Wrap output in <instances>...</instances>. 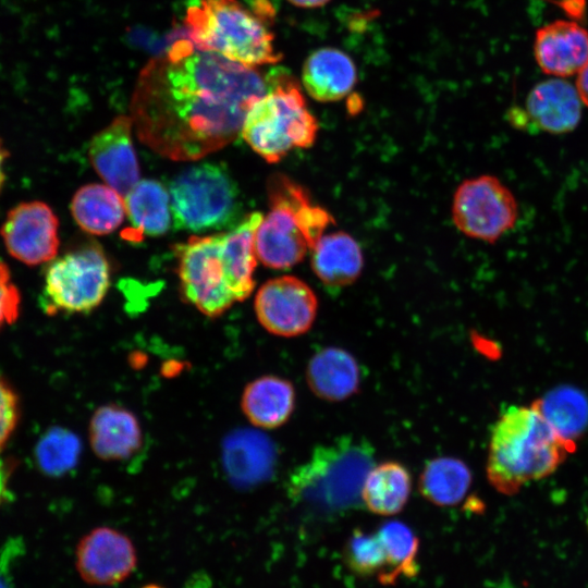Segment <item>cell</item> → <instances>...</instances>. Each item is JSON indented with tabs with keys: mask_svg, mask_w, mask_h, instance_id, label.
I'll return each instance as SVG.
<instances>
[{
	"mask_svg": "<svg viewBox=\"0 0 588 588\" xmlns=\"http://www.w3.org/2000/svg\"><path fill=\"white\" fill-rule=\"evenodd\" d=\"M295 389L290 380L266 375L245 385L241 408L253 426L275 429L290 419L295 408Z\"/></svg>",
	"mask_w": 588,
	"mask_h": 588,
	"instance_id": "20",
	"label": "cell"
},
{
	"mask_svg": "<svg viewBox=\"0 0 588 588\" xmlns=\"http://www.w3.org/2000/svg\"><path fill=\"white\" fill-rule=\"evenodd\" d=\"M272 70L233 62L188 41L151 60L131 101L137 137L162 157L195 161L232 143L252 106L272 86Z\"/></svg>",
	"mask_w": 588,
	"mask_h": 588,
	"instance_id": "1",
	"label": "cell"
},
{
	"mask_svg": "<svg viewBox=\"0 0 588 588\" xmlns=\"http://www.w3.org/2000/svg\"><path fill=\"white\" fill-rule=\"evenodd\" d=\"M376 534L387 558V568L379 581L392 585L401 576H415L418 571L416 556L419 541L413 530L402 522L390 520L382 524Z\"/></svg>",
	"mask_w": 588,
	"mask_h": 588,
	"instance_id": "29",
	"label": "cell"
},
{
	"mask_svg": "<svg viewBox=\"0 0 588 588\" xmlns=\"http://www.w3.org/2000/svg\"><path fill=\"white\" fill-rule=\"evenodd\" d=\"M20 413L17 393L10 383L0 378V451L15 430Z\"/></svg>",
	"mask_w": 588,
	"mask_h": 588,
	"instance_id": "33",
	"label": "cell"
},
{
	"mask_svg": "<svg viewBox=\"0 0 588 588\" xmlns=\"http://www.w3.org/2000/svg\"><path fill=\"white\" fill-rule=\"evenodd\" d=\"M302 82L307 94L315 100L338 101L354 88L357 70L345 52L338 48L323 47L313 51L305 60Z\"/></svg>",
	"mask_w": 588,
	"mask_h": 588,
	"instance_id": "19",
	"label": "cell"
},
{
	"mask_svg": "<svg viewBox=\"0 0 588 588\" xmlns=\"http://www.w3.org/2000/svg\"><path fill=\"white\" fill-rule=\"evenodd\" d=\"M71 212L78 226L93 235L113 232L124 220V198L103 184L79 187L71 201Z\"/></svg>",
	"mask_w": 588,
	"mask_h": 588,
	"instance_id": "25",
	"label": "cell"
},
{
	"mask_svg": "<svg viewBox=\"0 0 588 588\" xmlns=\"http://www.w3.org/2000/svg\"><path fill=\"white\" fill-rule=\"evenodd\" d=\"M287 1L298 8L313 9V8L322 7L326 3H328L330 0H287Z\"/></svg>",
	"mask_w": 588,
	"mask_h": 588,
	"instance_id": "36",
	"label": "cell"
},
{
	"mask_svg": "<svg viewBox=\"0 0 588 588\" xmlns=\"http://www.w3.org/2000/svg\"><path fill=\"white\" fill-rule=\"evenodd\" d=\"M224 463L230 477L245 483L264 480L272 470V443L256 432L234 434L225 443Z\"/></svg>",
	"mask_w": 588,
	"mask_h": 588,
	"instance_id": "28",
	"label": "cell"
},
{
	"mask_svg": "<svg viewBox=\"0 0 588 588\" xmlns=\"http://www.w3.org/2000/svg\"><path fill=\"white\" fill-rule=\"evenodd\" d=\"M110 286V266L99 245L84 244L53 258L44 271L39 305L45 314H89Z\"/></svg>",
	"mask_w": 588,
	"mask_h": 588,
	"instance_id": "8",
	"label": "cell"
},
{
	"mask_svg": "<svg viewBox=\"0 0 588 588\" xmlns=\"http://www.w3.org/2000/svg\"><path fill=\"white\" fill-rule=\"evenodd\" d=\"M132 127L131 117L120 115L91 138L88 149L98 175L123 198L139 181Z\"/></svg>",
	"mask_w": 588,
	"mask_h": 588,
	"instance_id": "14",
	"label": "cell"
},
{
	"mask_svg": "<svg viewBox=\"0 0 588 588\" xmlns=\"http://www.w3.org/2000/svg\"><path fill=\"white\" fill-rule=\"evenodd\" d=\"M270 90L247 112L241 135L269 163L316 140L318 122L307 108L298 83L281 69L272 70Z\"/></svg>",
	"mask_w": 588,
	"mask_h": 588,
	"instance_id": "5",
	"label": "cell"
},
{
	"mask_svg": "<svg viewBox=\"0 0 588 588\" xmlns=\"http://www.w3.org/2000/svg\"><path fill=\"white\" fill-rule=\"evenodd\" d=\"M576 89L581 99V102L588 107V62L578 72Z\"/></svg>",
	"mask_w": 588,
	"mask_h": 588,
	"instance_id": "34",
	"label": "cell"
},
{
	"mask_svg": "<svg viewBox=\"0 0 588 588\" xmlns=\"http://www.w3.org/2000/svg\"><path fill=\"white\" fill-rule=\"evenodd\" d=\"M267 194L270 210L255 235L257 259L269 268L287 269L304 259L334 220L285 174L268 179Z\"/></svg>",
	"mask_w": 588,
	"mask_h": 588,
	"instance_id": "3",
	"label": "cell"
},
{
	"mask_svg": "<svg viewBox=\"0 0 588 588\" xmlns=\"http://www.w3.org/2000/svg\"><path fill=\"white\" fill-rule=\"evenodd\" d=\"M306 381L311 392L328 402H341L358 392L362 369L346 350L328 346L317 351L306 367Z\"/></svg>",
	"mask_w": 588,
	"mask_h": 588,
	"instance_id": "18",
	"label": "cell"
},
{
	"mask_svg": "<svg viewBox=\"0 0 588 588\" xmlns=\"http://www.w3.org/2000/svg\"><path fill=\"white\" fill-rule=\"evenodd\" d=\"M143 429L130 409L109 403L91 415L88 439L95 455L106 462L126 461L143 445Z\"/></svg>",
	"mask_w": 588,
	"mask_h": 588,
	"instance_id": "17",
	"label": "cell"
},
{
	"mask_svg": "<svg viewBox=\"0 0 588 588\" xmlns=\"http://www.w3.org/2000/svg\"><path fill=\"white\" fill-rule=\"evenodd\" d=\"M3 474H4V471L2 474H0V497H1V491H2V489L4 487Z\"/></svg>",
	"mask_w": 588,
	"mask_h": 588,
	"instance_id": "38",
	"label": "cell"
},
{
	"mask_svg": "<svg viewBox=\"0 0 588 588\" xmlns=\"http://www.w3.org/2000/svg\"><path fill=\"white\" fill-rule=\"evenodd\" d=\"M125 210L132 228L123 232V237L140 241L143 235L164 234L171 222L170 195L155 180H142L124 197Z\"/></svg>",
	"mask_w": 588,
	"mask_h": 588,
	"instance_id": "23",
	"label": "cell"
},
{
	"mask_svg": "<svg viewBox=\"0 0 588 588\" xmlns=\"http://www.w3.org/2000/svg\"><path fill=\"white\" fill-rule=\"evenodd\" d=\"M142 588H162V587L159 586V585H156V584H149V585H146V586H144Z\"/></svg>",
	"mask_w": 588,
	"mask_h": 588,
	"instance_id": "39",
	"label": "cell"
},
{
	"mask_svg": "<svg viewBox=\"0 0 588 588\" xmlns=\"http://www.w3.org/2000/svg\"><path fill=\"white\" fill-rule=\"evenodd\" d=\"M20 307V291L12 281L8 265L0 259V330L15 322Z\"/></svg>",
	"mask_w": 588,
	"mask_h": 588,
	"instance_id": "32",
	"label": "cell"
},
{
	"mask_svg": "<svg viewBox=\"0 0 588 588\" xmlns=\"http://www.w3.org/2000/svg\"><path fill=\"white\" fill-rule=\"evenodd\" d=\"M452 218L465 235L493 243L514 228L518 205L511 189L494 175L465 180L456 189Z\"/></svg>",
	"mask_w": 588,
	"mask_h": 588,
	"instance_id": "10",
	"label": "cell"
},
{
	"mask_svg": "<svg viewBox=\"0 0 588 588\" xmlns=\"http://www.w3.org/2000/svg\"><path fill=\"white\" fill-rule=\"evenodd\" d=\"M412 490L408 469L399 462L373 465L363 482L360 498L377 515H394L403 510Z\"/></svg>",
	"mask_w": 588,
	"mask_h": 588,
	"instance_id": "26",
	"label": "cell"
},
{
	"mask_svg": "<svg viewBox=\"0 0 588 588\" xmlns=\"http://www.w3.org/2000/svg\"><path fill=\"white\" fill-rule=\"evenodd\" d=\"M181 294L205 316L222 315L237 301L222 254V232L191 236L175 246Z\"/></svg>",
	"mask_w": 588,
	"mask_h": 588,
	"instance_id": "9",
	"label": "cell"
},
{
	"mask_svg": "<svg viewBox=\"0 0 588 588\" xmlns=\"http://www.w3.org/2000/svg\"><path fill=\"white\" fill-rule=\"evenodd\" d=\"M573 450L588 428V396L574 385L562 384L531 403Z\"/></svg>",
	"mask_w": 588,
	"mask_h": 588,
	"instance_id": "24",
	"label": "cell"
},
{
	"mask_svg": "<svg viewBox=\"0 0 588 588\" xmlns=\"http://www.w3.org/2000/svg\"><path fill=\"white\" fill-rule=\"evenodd\" d=\"M260 212H250L222 232V254L229 280L238 302L246 299L255 287L253 273L257 265L256 231L262 220Z\"/></svg>",
	"mask_w": 588,
	"mask_h": 588,
	"instance_id": "22",
	"label": "cell"
},
{
	"mask_svg": "<svg viewBox=\"0 0 588 588\" xmlns=\"http://www.w3.org/2000/svg\"><path fill=\"white\" fill-rule=\"evenodd\" d=\"M581 103L576 87L569 82L550 78L538 83L529 91L524 113L529 130L564 134L578 125Z\"/></svg>",
	"mask_w": 588,
	"mask_h": 588,
	"instance_id": "15",
	"label": "cell"
},
{
	"mask_svg": "<svg viewBox=\"0 0 588 588\" xmlns=\"http://www.w3.org/2000/svg\"><path fill=\"white\" fill-rule=\"evenodd\" d=\"M259 323L269 333L293 338L306 333L317 316L318 299L313 289L293 275L264 283L254 301Z\"/></svg>",
	"mask_w": 588,
	"mask_h": 588,
	"instance_id": "11",
	"label": "cell"
},
{
	"mask_svg": "<svg viewBox=\"0 0 588 588\" xmlns=\"http://www.w3.org/2000/svg\"><path fill=\"white\" fill-rule=\"evenodd\" d=\"M185 23L196 49L253 68L282 58L264 19L237 0H197L187 8Z\"/></svg>",
	"mask_w": 588,
	"mask_h": 588,
	"instance_id": "4",
	"label": "cell"
},
{
	"mask_svg": "<svg viewBox=\"0 0 588 588\" xmlns=\"http://www.w3.org/2000/svg\"><path fill=\"white\" fill-rule=\"evenodd\" d=\"M372 466L373 450L367 441L342 437L314 450L290 476L289 491L327 509H346L362 500L363 482Z\"/></svg>",
	"mask_w": 588,
	"mask_h": 588,
	"instance_id": "6",
	"label": "cell"
},
{
	"mask_svg": "<svg viewBox=\"0 0 588 588\" xmlns=\"http://www.w3.org/2000/svg\"><path fill=\"white\" fill-rule=\"evenodd\" d=\"M573 451L534 406H510L491 430L488 481L502 494H515L551 475Z\"/></svg>",
	"mask_w": 588,
	"mask_h": 588,
	"instance_id": "2",
	"label": "cell"
},
{
	"mask_svg": "<svg viewBox=\"0 0 588 588\" xmlns=\"http://www.w3.org/2000/svg\"><path fill=\"white\" fill-rule=\"evenodd\" d=\"M311 252L313 271L329 289L345 287L354 283L362 273V248L346 232L323 234Z\"/></svg>",
	"mask_w": 588,
	"mask_h": 588,
	"instance_id": "21",
	"label": "cell"
},
{
	"mask_svg": "<svg viewBox=\"0 0 588 588\" xmlns=\"http://www.w3.org/2000/svg\"><path fill=\"white\" fill-rule=\"evenodd\" d=\"M0 588H12L11 585L5 580L4 576L0 574Z\"/></svg>",
	"mask_w": 588,
	"mask_h": 588,
	"instance_id": "37",
	"label": "cell"
},
{
	"mask_svg": "<svg viewBox=\"0 0 588 588\" xmlns=\"http://www.w3.org/2000/svg\"><path fill=\"white\" fill-rule=\"evenodd\" d=\"M82 453L77 434L63 427H51L35 446V460L40 471L49 477H61L74 469Z\"/></svg>",
	"mask_w": 588,
	"mask_h": 588,
	"instance_id": "30",
	"label": "cell"
},
{
	"mask_svg": "<svg viewBox=\"0 0 588 588\" xmlns=\"http://www.w3.org/2000/svg\"><path fill=\"white\" fill-rule=\"evenodd\" d=\"M10 154L8 151V149L5 148L2 139L0 138V193L4 186V182H5V170H4V166H5V161L8 160Z\"/></svg>",
	"mask_w": 588,
	"mask_h": 588,
	"instance_id": "35",
	"label": "cell"
},
{
	"mask_svg": "<svg viewBox=\"0 0 588 588\" xmlns=\"http://www.w3.org/2000/svg\"><path fill=\"white\" fill-rule=\"evenodd\" d=\"M534 53L546 74L571 76L588 62V30L573 21L551 22L536 32Z\"/></svg>",
	"mask_w": 588,
	"mask_h": 588,
	"instance_id": "16",
	"label": "cell"
},
{
	"mask_svg": "<svg viewBox=\"0 0 588 588\" xmlns=\"http://www.w3.org/2000/svg\"><path fill=\"white\" fill-rule=\"evenodd\" d=\"M131 539L111 527H97L76 548V569L89 585H114L125 580L136 566Z\"/></svg>",
	"mask_w": 588,
	"mask_h": 588,
	"instance_id": "13",
	"label": "cell"
},
{
	"mask_svg": "<svg viewBox=\"0 0 588 588\" xmlns=\"http://www.w3.org/2000/svg\"><path fill=\"white\" fill-rule=\"evenodd\" d=\"M0 235L16 260L28 266L49 262L58 254L59 220L44 201L20 203L7 213Z\"/></svg>",
	"mask_w": 588,
	"mask_h": 588,
	"instance_id": "12",
	"label": "cell"
},
{
	"mask_svg": "<svg viewBox=\"0 0 588 588\" xmlns=\"http://www.w3.org/2000/svg\"><path fill=\"white\" fill-rule=\"evenodd\" d=\"M345 561L357 575L377 576L378 580L387 568V558L377 534L355 529L345 546Z\"/></svg>",
	"mask_w": 588,
	"mask_h": 588,
	"instance_id": "31",
	"label": "cell"
},
{
	"mask_svg": "<svg viewBox=\"0 0 588 588\" xmlns=\"http://www.w3.org/2000/svg\"><path fill=\"white\" fill-rule=\"evenodd\" d=\"M175 229L204 232L241 221L240 192L226 168L203 162L179 173L169 186Z\"/></svg>",
	"mask_w": 588,
	"mask_h": 588,
	"instance_id": "7",
	"label": "cell"
},
{
	"mask_svg": "<svg viewBox=\"0 0 588 588\" xmlns=\"http://www.w3.org/2000/svg\"><path fill=\"white\" fill-rule=\"evenodd\" d=\"M471 473L460 458L451 456L436 457L429 461L418 480L421 495L438 506H453L466 495Z\"/></svg>",
	"mask_w": 588,
	"mask_h": 588,
	"instance_id": "27",
	"label": "cell"
}]
</instances>
